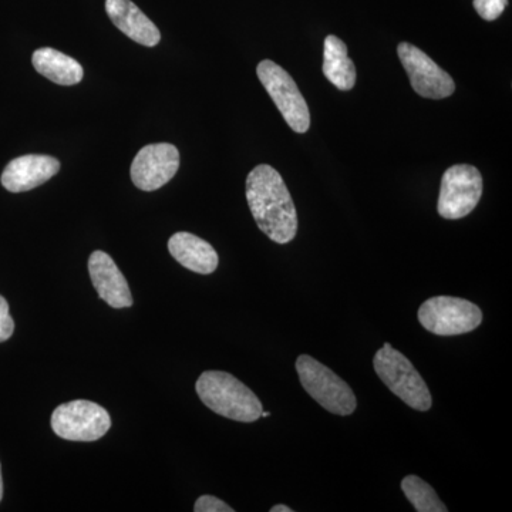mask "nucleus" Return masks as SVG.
<instances>
[{
    "instance_id": "f257e3e1",
    "label": "nucleus",
    "mask_w": 512,
    "mask_h": 512,
    "mask_svg": "<svg viewBox=\"0 0 512 512\" xmlns=\"http://www.w3.org/2000/svg\"><path fill=\"white\" fill-rule=\"evenodd\" d=\"M247 200L259 229L276 244L296 237L298 214L284 178L268 164H261L247 178Z\"/></svg>"
},
{
    "instance_id": "f03ea898",
    "label": "nucleus",
    "mask_w": 512,
    "mask_h": 512,
    "mask_svg": "<svg viewBox=\"0 0 512 512\" xmlns=\"http://www.w3.org/2000/svg\"><path fill=\"white\" fill-rule=\"evenodd\" d=\"M195 390L208 409L227 419L254 423L264 412L256 394L227 372L208 370L202 373Z\"/></svg>"
},
{
    "instance_id": "7ed1b4c3",
    "label": "nucleus",
    "mask_w": 512,
    "mask_h": 512,
    "mask_svg": "<svg viewBox=\"0 0 512 512\" xmlns=\"http://www.w3.org/2000/svg\"><path fill=\"white\" fill-rule=\"evenodd\" d=\"M373 367L390 392L396 394L407 406L417 412H429L433 404L429 387L419 370L402 352L384 343L383 348L377 350Z\"/></svg>"
},
{
    "instance_id": "20e7f679",
    "label": "nucleus",
    "mask_w": 512,
    "mask_h": 512,
    "mask_svg": "<svg viewBox=\"0 0 512 512\" xmlns=\"http://www.w3.org/2000/svg\"><path fill=\"white\" fill-rule=\"evenodd\" d=\"M296 372L306 393L323 409L336 416H350L356 410L355 393L345 380L312 356L301 355L296 360Z\"/></svg>"
},
{
    "instance_id": "39448f33",
    "label": "nucleus",
    "mask_w": 512,
    "mask_h": 512,
    "mask_svg": "<svg viewBox=\"0 0 512 512\" xmlns=\"http://www.w3.org/2000/svg\"><path fill=\"white\" fill-rule=\"evenodd\" d=\"M417 318L434 335L457 336L476 330L483 322V312L466 299L436 296L420 306Z\"/></svg>"
},
{
    "instance_id": "423d86ee",
    "label": "nucleus",
    "mask_w": 512,
    "mask_h": 512,
    "mask_svg": "<svg viewBox=\"0 0 512 512\" xmlns=\"http://www.w3.org/2000/svg\"><path fill=\"white\" fill-rule=\"evenodd\" d=\"M256 74L266 92L274 100L275 106L281 111L286 124L295 133H306L311 127V113L291 74L272 60H262L256 67Z\"/></svg>"
},
{
    "instance_id": "0eeeda50",
    "label": "nucleus",
    "mask_w": 512,
    "mask_h": 512,
    "mask_svg": "<svg viewBox=\"0 0 512 512\" xmlns=\"http://www.w3.org/2000/svg\"><path fill=\"white\" fill-rule=\"evenodd\" d=\"M483 195V175L474 165L448 168L441 180L437 211L446 220H461L471 214Z\"/></svg>"
},
{
    "instance_id": "6e6552de",
    "label": "nucleus",
    "mask_w": 512,
    "mask_h": 512,
    "mask_svg": "<svg viewBox=\"0 0 512 512\" xmlns=\"http://www.w3.org/2000/svg\"><path fill=\"white\" fill-rule=\"evenodd\" d=\"M110 427L107 410L87 400L60 404L52 414V429L63 440L97 441L106 436Z\"/></svg>"
},
{
    "instance_id": "1a4fd4ad",
    "label": "nucleus",
    "mask_w": 512,
    "mask_h": 512,
    "mask_svg": "<svg viewBox=\"0 0 512 512\" xmlns=\"http://www.w3.org/2000/svg\"><path fill=\"white\" fill-rule=\"evenodd\" d=\"M397 55L402 62L414 92L424 99H447L456 90L453 77L431 60L419 47L400 43Z\"/></svg>"
},
{
    "instance_id": "9d476101",
    "label": "nucleus",
    "mask_w": 512,
    "mask_h": 512,
    "mask_svg": "<svg viewBox=\"0 0 512 512\" xmlns=\"http://www.w3.org/2000/svg\"><path fill=\"white\" fill-rule=\"evenodd\" d=\"M180 168V153L173 144H150L138 151L131 164V180L141 191H156L170 183Z\"/></svg>"
},
{
    "instance_id": "9b49d317",
    "label": "nucleus",
    "mask_w": 512,
    "mask_h": 512,
    "mask_svg": "<svg viewBox=\"0 0 512 512\" xmlns=\"http://www.w3.org/2000/svg\"><path fill=\"white\" fill-rule=\"evenodd\" d=\"M89 274L100 299L111 308L123 309L133 305L126 278L109 254L94 251L89 258Z\"/></svg>"
},
{
    "instance_id": "f8f14e48",
    "label": "nucleus",
    "mask_w": 512,
    "mask_h": 512,
    "mask_svg": "<svg viewBox=\"0 0 512 512\" xmlns=\"http://www.w3.org/2000/svg\"><path fill=\"white\" fill-rule=\"evenodd\" d=\"M60 171L55 157L29 154L15 158L6 165L2 174V185L10 192H26L47 183Z\"/></svg>"
},
{
    "instance_id": "ddd939ff",
    "label": "nucleus",
    "mask_w": 512,
    "mask_h": 512,
    "mask_svg": "<svg viewBox=\"0 0 512 512\" xmlns=\"http://www.w3.org/2000/svg\"><path fill=\"white\" fill-rule=\"evenodd\" d=\"M106 12L114 26L134 42L147 47L160 43V30L131 0H106Z\"/></svg>"
},
{
    "instance_id": "4468645a",
    "label": "nucleus",
    "mask_w": 512,
    "mask_h": 512,
    "mask_svg": "<svg viewBox=\"0 0 512 512\" xmlns=\"http://www.w3.org/2000/svg\"><path fill=\"white\" fill-rule=\"evenodd\" d=\"M168 251L178 264L200 275L212 274L220 262L214 247L190 232L174 234L168 241Z\"/></svg>"
},
{
    "instance_id": "2eb2a0df",
    "label": "nucleus",
    "mask_w": 512,
    "mask_h": 512,
    "mask_svg": "<svg viewBox=\"0 0 512 512\" xmlns=\"http://www.w3.org/2000/svg\"><path fill=\"white\" fill-rule=\"evenodd\" d=\"M32 63L37 73L60 86H74L82 82L84 77L82 64L52 47L37 49L33 53Z\"/></svg>"
},
{
    "instance_id": "dca6fc26",
    "label": "nucleus",
    "mask_w": 512,
    "mask_h": 512,
    "mask_svg": "<svg viewBox=\"0 0 512 512\" xmlns=\"http://www.w3.org/2000/svg\"><path fill=\"white\" fill-rule=\"evenodd\" d=\"M323 74L333 86L349 92L356 84V66L348 55V46L339 37L329 35L323 43Z\"/></svg>"
},
{
    "instance_id": "f3484780",
    "label": "nucleus",
    "mask_w": 512,
    "mask_h": 512,
    "mask_svg": "<svg viewBox=\"0 0 512 512\" xmlns=\"http://www.w3.org/2000/svg\"><path fill=\"white\" fill-rule=\"evenodd\" d=\"M402 490L417 512H447L434 488L417 476L403 478Z\"/></svg>"
},
{
    "instance_id": "a211bd4d",
    "label": "nucleus",
    "mask_w": 512,
    "mask_h": 512,
    "mask_svg": "<svg viewBox=\"0 0 512 512\" xmlns=\"http://www.w3.org/2000/svg\"><path fill=\"white\" fill-rule=\"evenodd\" d=\"M507 6L508 0H474L478 15L487 22L500 18Z\"/></svg>"
},
{
    "instance_id": "6ab92c4d",
    "label": "nucleus",
    "mask_w": 512,
    "mask_h": 512,
    "mask_svg": "<svg viewBox=\"0 0 512 512\" xmlns=\"http://www.w3.org/2000/svg\"><path fill=\"white\" fill-rule=\"evenodd\" d=\"M195 512H234V508L214 497V495H202L194 505Z\"/></svg>"
},
{
    "instance_id": "aec40b11",
    "label": "nucleus",
    "mask_w": 512,
    "mask_h": 512,
    "mask_svg": "<svg viewBox=\"0 0 512 512\" xmlns=\"http://www.w3.org/2000/svg\"><path fill=\"white\" fill-rule=\"evenodd\" d=\"M15 332V322L9 313V303L0 295V343L12 338Z\"/></svg>"
},
{
    "instance_id": "412c9836",
    "label": "nucleus",
    "mask_w": 512,
    "mask_h": 512,
    "mask_svg": "<svg viewBox=\"0 0 512 512\" xmlns=\"http://www.w3.org/2000/svg\"><path fill=\"white\" fill-rule=\"evenodd\" d=\"M271 512H293L291 507H286V505H275V507L271 508Z\"/></svg>"
},
{
    "instance_id": "4be33fe9",
    "label": "nucleus",
    "mask_w": 512,
    "mask_h": 512,
    "mask_svg": "<svg viewBox=\"0 0 512 512\" xmlns=\"http://www.w3.org/2000/svg\"><path fill=\"white\" fill-rule=\"evenodd\" d=\"M3 498V480H2V467H0V501Z\"/></svg>"
},
{
    "instance_id": "5701e85b",
    "label": "nucleus",
    "mask_w": 512,
    "mask_h": 512,
    "mask_svg": "<svg viewBox=\"0 0 512 512\" xmlns=\"http://www.w3.org/2000/svg\"><path fill=\"white\" fill-rule=\"evenodd\" d=\"M271 416V413L269 412H262L261 417H265V419H268V417Z\"/></svg>"
}]
</instances>
